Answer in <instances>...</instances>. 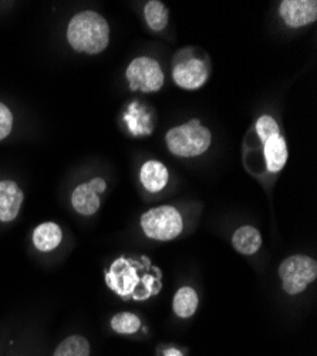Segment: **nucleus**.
Here are the masks:
<instances>
[{"label": "nucleus", "mask_w": 317, "mask_h": 356, "mask_svg": "<svg viewBox=\"0 0 317 356\" xmlns=\"http://www.w3.org/2000/svg\"><path fill=\"white\" fill-rule=\"evenodd\" d=\"M67 39L74 50L97 54L108 46L110 26L107 20L96 12H81L70 20Z\"/></svg>", "instance_id": "f257e3e1"}, {"label": "nucleus", "mask_w": 317, "mask_h": 356, "mask_svg": "<svg viewBox=\"0 0 317 356\" xmlns=\"http://www.w3.org/2000/svg\"><path fill=\"white\" fill-rule=\"evenodd\" d=\"M168 150L178 157H196L204 154L211 145V131L194 118L189 123L171 129L166 133Z\"/></svg>", "instance_id": "f03ea898"}, {"label": "nucleus", "mask_w": 317, "mask_h": 356, "mask_svg": "<svg viewBox=\"0 0 317 356\" xmlns=\"http://www.w3.org/2000/svg\"><path fill=\"white\" fill-rule=\"evenodd\" d=\"M141 227L148 238L171 241L182 232L184 221L174 207L162 205L147 211L141 217Z\"/></svg>", "instance_id": "7ed1b4c3"}, {"label": "nucleus", "mask_w": 317, "mask_h": 356, "mask_svg": "<svg viewBox=\"0 0 317 356\" xmlns=\"http://www.w3.org/2000/svg\"><path fill=\"white\" fill-rule=\"evenodd\" d=\"M279 277L286 293H302L317 277V262L307 255L287 257L279 266Z\"/></svg>", "instance_id": "20e7f679"}, {"label": "nucleus", "mask_w": 317, "mask_h": 356, "mask_svg": "<svg viewBox=\"0 0 317 356\" xmlns=\"http://www.w3.org/2000/svg\"><path fill=\"white\" fill-rule=\"evenodd\" d=\"M256 133L264 143L266 167L271 172H279L287 161V145L280 136L279 126L271 115H262L256 123Z\"/></svg>", "instance_id": "39448f33"}, {"label": "nucleus", "mask_w": 317, "mask_h": 356, "mask_svg": "<svg viewBox=\"0 0 317 356\" xmlns=\"http://www.w3.org/2000/svg\"><path fill=\"white\" fill-rule=\"evenodd\" d=\"M126 77L134 92L154 93L164 86V73L160 63L151 57H137L130 63Z\"/></svg>", "instance_id": "423d86ee"}, {"label": "nucleus", "mask_w": 317, "mask_h": 356, "mask_svg": "<svg viewBox=\"0 0 317 356\" xmlns=\"http://www.w3.org/2000/svg\"><path fill=\"white\" fill-rule=\"evenodd\" d=\"M172 77L185 90H196L207 83L209 73L205 63L200 62L199 58H187L174 66Z\"/></svg>", "instance_id": "0eeeda50"}, {"label": "nucleus", "mask_w": 317, "mask_h": 356, "mask_svg": "<svg viewBox=\"0 0 317 356\" xmlns=\"http://www.w3.org/2000/svg\"><path fill=\"white\" fill-rule=\"evenodd\" d=\"M279 13L289 27H303L316 22L317 3L314 0H284L280 3Z\"/></svg>", "instance_id": "6e6552de"}, {"label": "nucleus", "mask_w": 317, "mask_h": 356, "mask_svg": "<svg viewBox=\"0 0 317 356\" xmlns=\"http://www.w3.org/2000/svg\"><path fill=\"white\" fill-rule=\"evenodd\" d=\"M24 195L13 181H0V221H13L22 209Z\"/></svg>", "instance_id": "1a4fd4ad"}, {"label": "nucleus", "mask_w": 317, "mask_h": 356, "mask_svg": "<svg viewBox=\"0 0 317 356\" xmlns=\"http://www.w3.org/2000/svg\"><path fill=\"white\" fill-rule=\"evenodd\" d=\"M107 282L117 293L126 296L134 291L137 285V275L132 266L124 259L115 261L111 266V271L107 274Z\"/></svg>", "instance_id": "9d476101"}, {"label": "nucleus", "mask_w": 317, "mask_h": 356, "mask_svg": "<svg viewBox=\"0 0 317 356\" xmlns=\"http://www.w3.org/2000/svg\"><path fill=\"white\" fill-rule=\"evenodd\" d=\"M71 204L74 210L81 216H93L100 209V197L89 183L78 186L71 194Z\"/></svg>", "instance_id": "9b49d317"}, {"label": "nucleus", "mask_w": 317, "mask_h": 356, "mask_svg": "<svg viewBox=\"0 0 317 356\" xmlns=\"http://www.w3.org/2000/svg\"><path fill=\"white\" fill-rule=\"evenodd\" d=\"M63 238L62 228L55 222H43L33 232V244L42 252H50L60 245Z\"/></svg>", "instance_id": "f8f14e48"}, {"label": "nucleus", "mask_w": 317, "mask_h": 356, "mask_svg": "<svg viewBox=\"0 0 317 356\" xmlns=\"http://www.w3.org/2000/svg\"><path fill=\"white\" fill-rule=\"evenodd\" d=\"M141 183L150 193L161 191L168 183V170L160 161H147L141 168Z\"/></svg>", "instance_id": "ddd939ff"}, {"label": "nucleus", "mask_w": 317, "mask_h": 356, "mask_svg": "<svg viewBox=\"0 0 317 356\" xmlns=\"http://www.w3.org/2000/svg\"><path fill=\"white\" fill-rule=\"evenodd\" d=\"M232 245L239 254L252 255L262 247V235L255 227H241L232 236Z\"/></svg>", "instance_id": "4468645a"}, {"label": "nucleus", "mask_w": 317, "mask_h": 356, "mask_svg": "<svg viewBox=\"0 0 317 356\" xmlns=\"http://www.w3.org/2000/svg\"><path fill=\"white\" fill-rule=\"evenodd\" d=\"M199 298L198 293L191 286H182L177 291L174 301H172V309L180 318H191L198 309Z\"/></svg>", "instance_id": "2eb2a0df"}, {"label": "nucleus", "mask_w": 317, "mask_h": 356, "mask_svg": "<svg viewBox=\"0 0 317 356\" xmlns=\"http://www.w3.org/2000/svg\"><path fill=\"white\" fill-rule=\"evenodd\" d=\"M53 356H90V343L81 335H71L55 348Z\"/></svg>", "instance_id": "dca6fc26"}, {"label": "nucleus", "mask_w": 317, "mask_h": 356, "mask_svg": "<svg viewBox=\"0 0 317 356\" xmlns=\"http://www.w3.org/2000/svg\"><path fill=\"white\" fill-rule=\"evenodd\" d=\"M111 328L120 335H131L141 328V319L132 312H120L112 316Z\"/></svg>", "instance_id": "f3484780"}, {"label": "nucleus", "mask_w": 317, "mask_h": 356, "mask_svg": "<svg viewBox=\"0 0 317 356\" xmlns=\"http://www.w3.org/2000/svg\"><path fill=\"white\" fill-rule=\"evenodd\" d=\"M144 13H146V20L148 26L155 32L162 31L168 23V10L164 6V3L158 2V0H151V2H148L146 5Z\"/></svg>", "instance_id": "a211bd4d"}, {"label": "nucleus", "mask_w": 317, "mask_h": 356, "mask_svg": "<svg viewBox=\"0 0 317 356\" xmlns=\"http://www.w3.org/2000/svg\"><path fill=\"white\" fill-rule=\"evenodd\" d=\"M12 127H13V115L3 103H0V141L10 134Z\"/></svg>", "instance_id": "6ab92c4d"}, {"label": "nucleus", "mask_w": 317, "mask_h": 356, "mask_svg": "<svg viewBox=\"0 0 317 356\" xmlns=\"http://www.w3.org/2000/svg\"><path fill=\"white\" fill-rule=\"evenodd\" d=\"M90 186H92V188L97 193V194H101V193H104L105 191V188H107V184H105V181L103 180V178H100V177H97V178H93V180L89 183Z\"/></svg>", "instance_id": "aec40b11"}, {"label": "nucleus", "mask_w": 317, "mask_h": 356, "mask_svg": "<svg viewBox=\"0 0 317 356\" xmlns=\"http://www.w3.org/2000/svg\"><path fill=\"white\" fill-rule=\"evenodd\" d=\"M162 356H184V353L177 348H168L164 350Z\"/></svg>", "instance_id": "412c9836"}]
</instances>
